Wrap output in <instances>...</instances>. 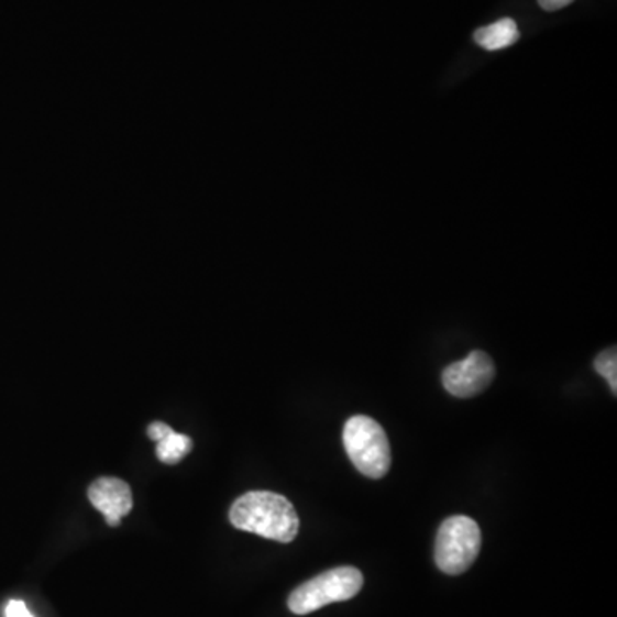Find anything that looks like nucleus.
<instances>
[{
	"label": "nucleus",
	"instance_id": "nucleus-12",
	"mask_svg": "<svg viewBox=\"0 0 617 617\" xmlns=\"http://www.w3.org/2000/svg\"><path fill=\"white\" fill-rule=\"evenodd\" d=\"M571 2H575V0H539L540 8L549 12L560 11V9L570 5Z\"/></svg>",
	"mask_w": 617,
	"mask_h": 617
},
{
	"label": "nucleus",
	"instance_id": "nucleus-3",
	"mask_svg": "<svg viewBox=\"0 0 617 617\" xmlns=\"http://www.w3.org/2000/svg\"><path fill=\"white\" fill-rule=\"evenodd\" d=\"M364 576L357 568L342 566L324 571L302 583L288 597V609L297 616L315 613L334 602H345L361 592Z\"/></svg>",
	"mask_w": 617,
	"mask_h": 617
},
{
	"label": "nucleus",
	"instance_id": "nucleus-7",
	"mask_svg": "<svg viewBox=\"0 0 617 617\" xmlns=\"http://www.w3.org/2000/svg\"><path fill=\"white\" fill-rule=\"evenodd\" d=\"M518 38H520V33H518L517 23L511 18L496 21L489 26L478 27L474 33L475 42L489 52L503 51L513 43H517Z\"/></svg>",
	"mask_w": 617,
	"mask_h": 617
},
{
	"label": "nucleus",
	"instance_id": "nucleus-8",
	"mask_svg": "<svg viewBox=\"0 0 617 617\" xmlns=\"http://www.w3.org/2000/svg\"><path fill=\"white\" fill-rule=\"evenodd\" d=\"M190 450H192V441H190L189 436L179 434L175 431L156 443V456H158L159 462L167 463V465L179 463L180 460L186 459Z\"/></svg>",
	"mask_w": 617,
	"mask_h": 617
},
{
	"label": "nucleus",
	"instance_id": "nucleus-6",
	"mask_svg": "<svg viewBox=\"0 0 617 617\" xmlns=\"http://www.w3.org/2000/svg\"><path fill=\"white\" fill-rule=\"evenodd\" d=\"M91 505L103 513L110 527H119L122 517L132 509V494L128 482L115 477H101L88 489Z\"/></svg>",
	"mask_w": 617,
	"mask_h": 617
},
{
	"label": "nucleus",
	"instance_id": "nucleus-10",
	"mask_svg": "<svg viewBox=\"0 0 617 617\" xmlns=\"http://www.w3.org/2000/svg\"><path fill=\"white\" fill-rule=\"evenodd\" d=\"M172 432H174V429H172L170 426H167V423L153 422L150 423L148 438L152 439L153 443H159L162 439L167 438V436H170Z\"/></svg>",
	"mask_w": 617,
	"mask_h": 617
},
{
	"label": "nucleus",
	"instance_id": "nucleus-4",
	"mask_svg": "<svg viewBox=\"0 0 617 617\" xmlns=\"http://www.w3.org/2000/svg\"><path fill=\"white\" fill-rule=\"evenodd\" d=\"M481 546V528L472 518H448L436 537V564L447 575H462L477 560Z\"/></svg>",
	"mask_w": 617,
	"mask_h": 617
},
{
	"label": "nucleus",
	"instance_id": "nucleus-2",
	"mask_svg": "<svg viewBox=\"0 0 617 617\" xmlns=\"http://www.w3.org/2000/svg\"><path fill=\"white\" fill-rule=\"evenodd\" d=\"M346 454L365 477L381 478L392 466L388 436L371 417L355 416L346 420L343 429Z\"/></svg>",
	"mask_w": 617,
	"mask_h": 617
},
{
	"label": "nucleus",
	"instance_id": "nucleus-9",
	"mask_svg": "<svg viewBox=\"0 0 617 617\" xmlns=\"http://www.w3.org/2000/svg\"><path fill=\"white\" fill-rule=\"evenodd\" d=\"M595 371L601 374L602 377H606L607 383H609L610 389L617 393V352L616 346L613 349H607L597 355L594 362Z\"/></svg>",
	"mask_w": 617,
	"mask_h": 617
},
{
	"label": "nucleus",
	"instance_id": "nucleus-1",
	"mask_svg": "<svg viewBox=\"0 0 617 617\" xmlns=\"http://www.w3.org/2000/svg\"><path fill=\"white\" fill-rule=\"evenodd\" d=\"M230 524L239 530L288 543L299 533V515L282 494L253 491L244 494L230 508Z\"/></svg>",
	"mask_w": 617,
	"mask_h": 617
},
{
	"label": "nucleus",
	"instance_id": "nucleus-11",
	"mask_svg": "<svg viewBox=\"0 0 617 617\" xmlns=\"http://www.w3.org/2000/svg\"><path fill=\"white\" fill-rule=\"evenodd\" d=\"M5 617H35L21 601H11L5 607Z\"/></svg>",
	"mask_w": 617,
	"mask_h": 617
},
{
	"label": "nucleus",
	"instance_id": "nucleus-5",
	"mask_svg": "<svg viewBox=\"0 0 617 617\" xmlns=\"http://www.w3.org/2000/svg\"><path fill=\"white\" fill-rule=\"evenodd\" d=\"M496 376L493 359L484 352H472L463 361L453 362L443 371V386L456 398H472L489 388Z\"/></svg>",
	"mask_w": 617,
	"mask_h": 617
}]
</instances>
